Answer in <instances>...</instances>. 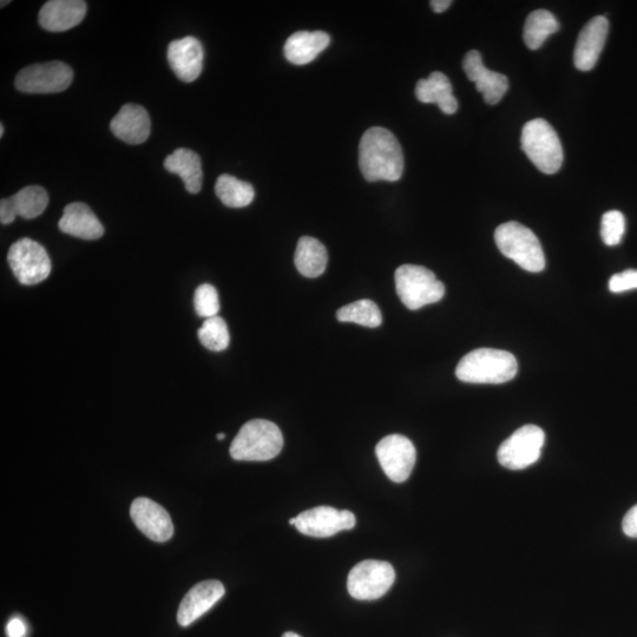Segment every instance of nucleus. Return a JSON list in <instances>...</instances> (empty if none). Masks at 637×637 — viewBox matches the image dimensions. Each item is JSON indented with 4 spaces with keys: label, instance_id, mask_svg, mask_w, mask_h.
Returning <instances> with one entry per match:
<instances>
[{
    "label": "nucleus",
    "instance_id": "412c9836",
    "mask_svg": "<svg viewBox=\"0 0 637 637\" xmlns=\"http://www.w3.org/2000/svg\"><path fill=\"white\" fill-rule=\"evenodd\" d=\"M331 38L323 31H299L287 39L285 57L295 65H305L314 61L328 48Z\"/></svg>",
    "mask_w": 637,
    "mask_h": 637
},
{
    "label": "nucleus",
    "instance_id": "39448f33",
    "mask_svg": "<svg viewBox=\"0 0 637 637\" xmlns=\"http://www.w3.org/2000/svg\"><path fill=\"white\" fill-rule=\"evenodd\" d=\"M394 280L400 301L411 311L436 304L445 295L443 282L430 269L422 266H400L394 274Z\"/></svg>",
    "mask_w": 637,
    "mask_h": 637
},
{
    "label": "nucleus",
    "instance_id": "a878e982",
    "mask_svg": "<svg viewBox=\"0 0 637 637\" xmlns=\"http://www.w3.org/2000/svg\"><path fill=\"white\" fill-rule=\"evenodd\" d=\"M215 193L223 205L229 208L247 207L251 205L255 196L252 185L227 174L221 175L216 181Z\"/></svg>",
    "mask_w": 637,
    "mask_h": 637
},
{
    "label": "nucleus",
    "instance_id": "393cba45",
    "mask_svg": "<svg viewBox=\"0 0 637 637\" xmlns=\"http://www.w3.org/2000/svg\"><path fill=\"white\" fill-rule=\"evenodd\" d=\"M560 29L553 13L547 10L531 12L524 26V42L530 50H538L548 37Z\"/></svg>",
    "mask_w": 637,
    "mask_h": 637
},
{
    "label": "nucleus",
    "instance_id": "f03ea898",
    "mask_svg": "<svg viewBox=\"0 0 637 637\" xmlns=\"http://www.w3.org/2000/svg\"><path fill=\"white\" fill-rule=\"evenodd\" d=\"M517 360L511 353L495 348H478L459 361L456 376L470 384H503L516 377Z\"/></svg>",
    "mask_w": 637,
    "mask_h": 637
},
{
    "label": "nucleus",
    "instance_id": "c756f323",
    "mask_svg": "<svg viewBox=\"0 0 637 637\" xmlns=\"http://www.w3.org/2000/svg\"><path fill=\"white\" fill-rule=\"evenodd\" d=\"M194 306L196 314L201 318L209 319L218 317L220 298L216 288L209 284H203L197 287L194 294Z\"/></svg>",
    "mask_w": 637,
    "mask_h": 637
},
{
    "label": "nucleus",
    "instance_id": "20e7f679",
    "mask_svg": "<svg viewBox=\"0 0 637 637\" xmlns=\"http://www.w3.org/2000/svg\"><path fill=\"white\" fill-rule=\"evenodd\" d=\"M496 245L499 251L525 271L542 272L545 267V256L540 240L521 223L511 221L499 226L495 232Z\"/></svg>",
    "mask_w": 637,
    "mask_h": 637
},
{
    "label": "nucleus",
    "instance_id": "423d86ee",
    "mask_svg": "<svg viewBox=\"0 0 637 637\" xmlns=\"http://www.w3.org/2000/svg\"><path fill=\"white\" fill-rule=\"evenodd\" d=\"M522 149L536 168L544 174H555L563 164V148L553 127L542 120L530 121L522 131Z\"/></svg>",
    "mask_w": 637,
    "mask_h": 637
},
{
    "label": "nucleus",
    "instance_id": "f257e3e1",
    "mask_svg": "<svg viewBox=\"0 0 637 637\" xmlns=\"http://www.w3.org/2000/svg\"><path fill=\"white\" fill-rule=\"evenodd\" d=\"M359 167L369 182L400 180L404 155L397 137L382 127L367 130L359 144Z\"/></svg>",
    "mask_w": 637,
    "mask_h": 637
},
{
    "label": "nucleus",
    "instance_id": "58836bf2",
    "mask_svg": "<svg viewBox=\"0 0 637 637\" xmlns=\"http://www.w3.org/2000/svg\"><path fill=\"white\" fill-rule=\"evenodd\" d=\"M4 135V126L3 124H0V137H3Z\"/></svg>",
    "mask_w": 637,
    "mask_h": 637
},
{
    "label": "nucleus",
    "instance_id": "a211bd4d",
    "mask_svg": "<svg viewBox=\"0 0 637 637\" xmlns=\"http://www.w3.org/2000/svg\"><path fill=\"white\" fill-rule=\"evenodd\" d=\"M83 0H50L39 12V24L50 32H64L75 28L87 13Z\"/></svg>",
    "mask_w": 637,
    "mask_h": 637
},
{
    "label": "nucleus",
    "instance_id": "ea45409f",
    "mask_svg": "<svg viewBox=\"0 0 637 637\" xmlns=\"http://www.w3.org/2000/svg\"><path fill=\"white\" fill-rule=\"evenodd\" d=\"M9 4V2H2V8H4V5Z\"/></svg>",
    "mask_w": 637,
    "mask_h": 637
},
{
    "label": "nucleus",
    "instance_id": "72a5a7b5",
    "mask_svg": "<svg viewBox=\"0 0 637 637\" xmlns=\"http://www.w3.org/2000/svg\"><path fill=\"white\" fill-rule=\"evenodd\" d=\"M28 633L25 622L19 617H13L6 626V635L8 637H25Z\"/></svg>",
    "mask_w": 637,
    "mask_h": 637
},
{
    "label": "nucleus",
    "instance_id": "c9c22d12",
    "mask_svg": "<svg viewBox=\"0 0 637 637\" xmlns=\"http://www.w3.org/2000/svg\"><path fill=\"white\" fill-rule=\"evenodd\" d=\"M452 5L451 0H432L431 8L437 13H443Z\"/></svg>",
    "mask_w": 637,
    "mask_h": 637
},
{
    "label": "nucleus",
    "instance_id": "6ab92c4d",
    "mask_svg": "<svg viewBox=\"0 0 637 637\" xmlns=\"http://www.w3.org/2000/svg\"><path fill=\"white\" fill-rule=\"evenodd\" d=\"M150 118L147 110L137 104H127L110 123L111 131L123 142L142 144L150 135Z\"/></svg>",
    "mask_w": 637,
    "mask_h": 637
},
{
    "label": "nucleus",
    "instance_id": "7c9ffc66",
    "mask_svg": "<svg viewBox=\"0 0 637 637\" xmlns=\"http://www.w3.org/2000/svg\"><path fill=\"white\" fill-rule=\"evenodd\" d=\"M626 231V219L619 210H610L603 215L601 236L607 246H617L623 239Z\"/></svg>",
    "mask_w": 637,
    "mask_h": 637
},
{
    "label": "nucleus",
    "instance_id": "9b49d317",
    "mask_svg": "<svg viewBox=\"0 0 637 637\" xmlns=\"http://www.w3.org/2000/svg\"><path fill=\"white\" fill-rule=\"evenodd\" d=\"M376 455L386 476L393 482L407 481L415 468L417 458L415 445L409 438L402 435L383 438L377 445Z\"/></svg>",
    "mask_w": 637,
    "mask_h": 637
},
{
    "label": "nucleus",
    "instance_id": "f704fd0d",
    "mask_svg": "<svg viewBox=\"0 0 637 637\" xmlns=\"http://www.w3.org/2000/svg\"><path fill=\"white\" fill-rule=\"evenodd\" d=\"M17 218L15 209L12 207L10 199H3L0 202V221L3 225H10Z\"/></svg>",
    "mask_w": 637,
    "mask_h": 637
},
{
    "label": "nucleus",
    "instance_id": "f3484780",
    "mask_svg": "<svg viewBox=\"0 0 637 637\" xmlns=\"http://www.w3.org/2000/svg\"><path fill=\"white\" fill-rule=\"evenodd\" d=\"M609 31L608 19L597 16L589 21L580 32L574 51L575 67L581 71L593 69L606 44Z\"/></svg>",
    "mask_w": 637,
    "mask_h": 637
},
{
    "label": "nucleus",
    "instance_id": "e433bc0d",
    "mask_svg": "<svg viewBox=\"0 0 637 637\" xmlns=\"http://www.w3.org/2000/svg\"><path fill=\"white\" fill-rule=\"evenodd\" d=\"M282 637H301V636H300V635H298V634H295V633H293V632H287V633H285V634H284V636H282Z\"/></svg>",
    "mask_w": 637,
    "mask_h": 637
},
{
    "label": "nucleus",
    "instance_id": "6e6552de",
    "mask_svg": "<svg viewBox=\"0 0 637 637\" xmlns=\"http://www.w3.org/2000/svg\"><path fill=\"white\" fill-rule=\"evenodd\" d=\"M8 261L12 273L25 286L41 284L51 273L49 254L42 245L31 239L15 242L10 248Z\"/></svg>",
    "mask_w": 637,
    "mask_h": 637
},
{
    "label": "nucleus",
    "instance_id": "f8f14e48",
    "mask_svg": "<svg viewBox=\"0 0 637 637\" xmlns=\"http://www.w3.org/2000/svg\"><path fill=\"white\" fill-rule=\"evenodd\" d=\"M357 520L353 512L331 507H318L295 517V525L301 534L312 537H331L340 531L351 530Z\"/></svg>",
    "mask_w": 637,
    "mask_h": 637
},
{
    "label": "nucleus",
    "instance_id": "5701e85b",
    "mask_svg": "<svg viewBox=\"0 0 637 637\" xmlns=\"http://www.w3.org/2000/svg\"><path fill=\"white\" fill-rule=\"evenodd\" d=\"M416 96L419 102L436 103L446 115H453L458 109L449 78L442 72H432L428 80H420L417 83Z\"/></svg>",
    "mask_w": 637,
    "mask_h": 637
},
{
    "label": "nucleus",
    "instance_id": "2eb2a0df",
    "mask_svg": "<svg viewBox=\"0 0 637 637\" xmlns=\"http://www.w3.org/2000/svg\"><path fill=\"white\" fill-rule=\"evenodd\" d=\"M225 595V587L220 581L209 580L197 583L190 589L177 612V622L182 627L192 625L209 609H212Z\"/></svg>",
    "mask_w": 637,
    "mask_h": 637
},
{
    "label": "nucleus",
    "instance_id": "4c0bfd02",
    "mask_svg": "<svg viewBox=\"0 0 637 637\" xmlns=\"http://www.w3.org/2000/svg\"><path fill=\"white\" fill-rule=\"evenodd\" d=\"M225 438H226L225 433H219V435H218L219 441H222V439H225Z\"/></svg>",
    "mask_w": 637,
    "mask_h": 637
},
{
    "label": "nucleus",
    "instance_id": "0eeeda50",
    "mask_svg": "<svg viewBox=\"0 0 637 637\" xmlns=\"http://www.w3.org/2000/svg\"><path fill=\"white\" fill-rule=\"evenodd\" d=\"M394 580H396V573L390 563L363 561L358 563L348 575V593L360 601L377 600L391 589Z\"/></svg>",
    "mask_w": 637,
    "mask_h": 637
},
{
    "label": "nucleus",
    "instance_id": "2f4dec72",
    "mask_svg": "<svg viewBox=\"0 0 637 637\" xmlns=\"http://www.w3.org/2000/svg\"><path fill=\"white\" fill-rule=\"evenodd\" d=\"M637 288V269H628V271L615 274L609 280V290L613 293H623L636 290Z\"/></svg>",
    "mask_w": 637,
    "mask_h": 637
},
{
    "label": "nucleus",
    "instance_id": "b1692460",
    "mask_svg": "<svg viewBox=\"0 0 637 637\" xmlns=\"http://www.w3.org/2000/svg\"><path fill=\"white\" fill-rule=\"evenodd\" d=\"M294 262L301 275L310 279L318 278L326 271L327 249L319 240L304 236L298 242Z\"/></svg>",
    "mask_w": 637,
    "mask_h": 637
},
{
    "label": "nucleus",
    "instance_id": "4be33fe9",
    "mask_svg": "<svg viewBox=\"0 0 637 637\" xmlns=\"http://www.w3.org/2000/svg\"><path fill=\"white\" fill-rule=\"evenodd\" d=\"M164 168L169 173L179 175L185 183L187 192L197 194L201 192L203 172L200 156L195 151L180 148L164 160Z\"/></svg>",
    "mask_w": 637,
    "mask_h": 637
},
{
    "label": "nucleus",
    "instance_id": "c85d7f7f",
    "mask_svg": "<svg viewBox=\"0 0 637 637\" xmlns=\"http://www.w3.org/2000/svg\"><path fill=\"white\" fill-rule=\"evenodd\" d=\"M197 336L201 344L213 352L225 351L231 343V334H229L226 321L220 317L206 319L197 332Z\"/></svg>",
    "mask_w": 637,
    "mask_h": 637
},
{
    "label": "nucleus",
    "instance_id": "1a4fd4ad",
    "mask_svg": "<svg viewBox=\"0 0 637 637\" xmlns=\"http://www.w3.org/2000/svg\"><path fill=\"white\" fill-rule=\"evenodd\" d=\"M544 431L536 425H525L507 439L497 452L498 462L510 470H523L541 457Z\"/></svg>",
    "mask_w": 637,
    "mask_h": 637
},
{
    "label": "nucleus",
    "instance_id": "4468645a",
    "mask_svg": "<svg viewBox=\"0 0 637 637\" xmlns=\"http://www.w3.org/2000/svg\"><path fill=\"white\" fill-rule=\"evenodd\" d=\"M463 69L465 75L476 84L477 90L483 94L484 100L488 104H497L507 94L508 77L485 68L481 52L469 51L464 57Z\"/></svg>",
    "mask_w": 637,
    "mask_h": 637
},
{
    "label": "nucleus",
    "instance_id": "7ed1b4c3",
    "mask_svg": "<svg viewBox=\"0 0 637 637\" xmlns=\"http://www.w3.org/2000/svg\"><path fill=\"white\" fill-rule=\"evenodd\" d=\"M284 448V436L277 425L265 419H254L240 429L231 445L235 461L266 462L277 457Z\"/></svg>",
    "mask_w": 637,
    "mask_h": 637
},
{
    "label": "nucleus",
    "instance_id": "dca6fc26",
    "mask_svg": "<svg viewBox=\"0 0 637 637\" xmlns=\"http://www.w3.org/2000/svg\"><path fill=\"white\" fill-rule=\"evenodd\" d=\"M203 59H205V52L199 39L195 37L188 36L169 44L170 68L182 82H194L200 77Z\"/></svg>",
    "mask_w": 637,
    "mask_h": 637
},
{
    "label": "nucleus",
    "instance_id": "9d476101",
    "mask_svg": "<svg viewBox=\"0 0 637 637\" xmlns=\"http://www.w3.org/2000/svg\"><path fill=\"white\" fill-rule=\"evenodd\" d=\"M74 72L63 62H48L30 65L19 71L15 85L25 94H58L67 90Z\"/></svg>",
    "mask_w": 637,
    "mask_h": 637
},
{
    "label": "nucleus",
    "instance_id": "ddd939ff",
    "mask_svg": "<svg viewBox=\"0 0 637 637\" xmlns=\"http://www.w3.org/2000/svg\"><path fill=\"white\" fill-rule=\"evenodd\" d=\"M131 520L151 541L163 543L174 535V524L168 511L146 497L136 498L130 508Z\"/></svg>",
    "mask_w": 637,
    "mask_h": 637
},
{
    "label": "nucleus",
    "instance_id": "bb28decb",
    "mask_svg": "<svg viewBox=\"0 0 637 637\" xmlns=\"http://www.w3.org/2000/svg\"><path fill=\"white\" fill-rule=\"evenodd\" d=\"M9 199L17 216H21L25 220L41 216L49 203L47 190L39 186L25 187Z\"/></svg>",
    "mask_w": 637,
    "mask_h": 637
},
{
    "label": "nucleus",
    "instance_id": "aec40b11",
    "mask_svg": "<svg viewBox=\"0 0 637 637\" xmlns=\"http://www.w3.org/2000/svg\"><path fill=\"white\" fill-rule=\"evenodd\" d=\"M59 229L65 234L82 240H98L104 234V227L89 206L82 202L70 203L64 208Z\"/></svg>",
    "mask_w": 637,
    "mask_h": 637
},
{
    "label": "nucleus",
    "instance_id": "473e14b6",
    "mask_svg": "<svg viewBox=\"0 0 637 637\" xmlns=\"http://www.w3.org/2000/svg\"><path fill=\"white\" fill-rule=\"evenodd\" d=\"M623 533L629 537L637 538V505L627 512L622 523Z\"/></svg>",
    "mask_w": 637,
    "mask_h": 637
},
{
    "label": "nucleus",
    "instance_id": "cd10ccee",
    "mask_svg": "<svg viewBox=\"0 0 637 637\" xmlns=\"http://www.w3.org/2000/svg\"><path fill=\"white\" fill-rule=\"evenodd\" d=\"M337 318L341 323H354L369 328H376L383 324V314L378 305L367 299L341 307L337 312Z\"/></svg>",
    "mask_w": 637,
    "mask_h": 637
}]
</instances>
